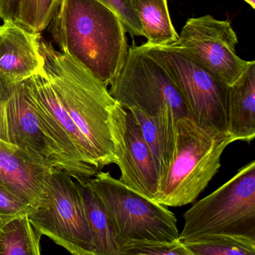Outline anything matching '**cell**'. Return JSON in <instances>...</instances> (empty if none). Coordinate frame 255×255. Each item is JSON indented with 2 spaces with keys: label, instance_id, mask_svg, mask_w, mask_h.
<instances>
[{
  "label": "cell",
  "instance_id": "obj_4",
  "mask_svg": "<svg viewBox=\"0 0 255 255\" xmlns=\"http://www.w3.org/2000/svg\"><path fill=\"white\" fill-rule=\"evenodd\" d=\"M235 139L203 128L190 118L178 124L173 161L160 184L156 202L166 207L193 203L221 167V157Z\"/></svg>",
  "mask_w": 255,
  "mask_h": 255
},
{
  "label": "cell",
  "instance_id": "obj_22",
  "mask_svg": "<svg viewBox=\"0 0 255 255\" xmlns=\"http://www.w3.org/2000/svg\"><path fill=\"white\" fill-rule=\"evenodd\" d=\"M115 12L132 36H143L142 26L130 0H97Z\"/></svg>",
  "mask_w": 255,
  "mask_h": 255
},
{
  "label": "cell",
  "instance_id": "obj_7",
  "mask_svg": "<svg viewBox=\"0 0 255 255\" xmlns=\"http://www.w3.org/2000/svg\"><path fill=\"white\" fill-rule=\"evenodd\" d=\"M140 49L166 70L185 101L192 119L199 127L227 132L229 87L196 62L184 49L174 45H140Z\"/></svg>",
  "mask_w": 255,
  "mask_h": 255
},
{
  "label": "cell",
  "instance_id": "obj_12",
  "mask_svg": "<svg viewBox=\"0 0 255 255\" xmlns=\"http://www.w3.org/2000/svg\"><path fill=\"white\" fill-rule=\"evenodd\" d=\"M54 168L13 144L0 139V184L31 208L43 199Z\"/></svg>",
  "mask_w": 255,
  "mask_h": 255
},
{
  "label": "cell",
  "instance_id": "obj_25",
  "mask_svg": "<svg viewBox=\"0 0 255 255\" xmlns=\"http://www.w3.org/2000/svg\"><path fill=\"white\" fill-rule=\"evenodd\" d=\"M20 0H0V18L3 22L14 21Z\"/></svg>",
  "mask_w": 255,
  "mask_h": 255
},
{
  "label": "cell",
  "instance_id": "obj_3",
  "mask_svg": "<svg viewBox=\"0 0 255 255\" xmlns=\"http://www.w3.org/2000/svg\"><path fill=\"white\" fill-rule=\"evenodd\" d=\"M109 92L124 109H137L152 120L169 169L175 157L178 122L193 119L166 70L139 46H129L122 70Z\"/></svg>",
  "mask_w": 255,
  "mask_h": 255
},
{
  "label": "cell",
  "instance_id": "obj_5",
  "mask_svg": "<svg viewBox=\"0 0 255 255\" xmlns=\"http://www.w3.org/2000/svg\"><path fill=\"white\" fill-rule=\"evenodd\" d=\"M179 241L188 244L214 236L255 239V160L184 215Z\"/></svg>",
  "mask_w": 255,
  "mask_h": 255
},
{
  "label": "cell",
  "instance_id": "obj_14",
  "mask_svg": "<svg viewBox=\"0 0 255 255\" xmlns=\"http://www.w3.org/2000/svg\"><path fill=\"white\" fill-rule=\"evenodd\" d=\"M227 132L235 141L251 143L255 138V61L229 87Z\"/></svg>",
  "mask_w": 255,
  "mask_h": 255
},
{
  "label": "cell",
  "instance_id": "obj_6",
  "mask_svg": "<svg viewBox=\"0 0 255 255\" xmlns=\"http://www.w3.org/2000/svg\"><path fill=\"white\" fill-rule=\"evenodd\" d=\"M104 205L120 245L126 243H172L179 240L175 214L167 207L136 193L112 176L99 171L85 181Z\"/></svg>",
  "mask_w": 255,
  "mask_h": 255
},
{
  "label": "cell",
  "instance_id": "obj_26",
  "mask_svg": "<svg viewBox=\"0 0 255 255\" xmlns=\"http://www.w3.org/2000/svg\"><path fill=\"white\" fill-rule=\"evenodd\" d=\"M246 2L248 3L250 5L252 6L253 8H255V0H244Z\"/></svg>",
  "mask_w": 255,
  "mask_h": 255
},
{
  "label": "cell",
  "instance_id": "obj_11",
  "mask_svg": "<svg viewBox=\"0 0 255 255\" xmlns=\"http://www.w3.org/2000/svg\"><path fill=\"white\" fill-rule=\"evenodd\" d=\"M7 85V114L10 143L48 163L54 169L67 174L62 156L45 133L28 100L23 83Z\"/></svg>",
  "mask_w": 255,
  "mask_h": 255
},
{
  "label": "cell",
  "instance_id": "obj_1",
  "mask_svg": "<svg viewBox=\"0 0 255 255\" xmlns=\"http://www.w3.org/2000/svg\"><path fill=\"white\" fill-rule=\"evenodd\" d=\"M40 51L45 72L58 99L89 146L93 166L100 171L116 164L109 121L111 109L117 102L108 87L49 42L40 39Z\"/></svg>",
  "mask_w": 255,
  "mask_h": 255
},
{
  "label": "cell",
  "instance_id": "obj_9",
  "mask_svg": "<svg viewBox=\"0 0 255 255\" xmlns=\"http://www.w3.org/2000/svg\"><path fill=\"white\" fill-rule=\"evenodd\" d=\"M238 35L229 20L205 15L189 19L172 45L184 49L213 76L231 86L250 63L238 56Z\"/></svg>",
  "mask_w": 255,
  "mask_h": 255
},
{
  "label": "cell",
  "instance_id": "obj_8",
  "mask_svg": "<svg viewBox=\"0 0 255 255\" xmlns=\"http://www.w3.org/2000/svg\"><path fill=\"white\" fill-rule=\"evenodd\" d=\"M34 230L72 255H94L80 184L55 169L43 199L27 214Z\"/></svg>",
  "mask_w": 255,
  "mask_h": 255
},
{
  "label": "cell",
  "instance_id": "obj_23",
  "mask_svg": "<svg viewBox=\"0 0 255 255\" xmlns=\"http://www.w3.org/2000/svg\"><path fill=\"white\" fill-rule=\"evenodd\" d=\"M31 208L23 199L0 184V217L10 220L19 216L27 215Z\"/></svg>",
  "mask_w": 255,
  "mask_h": 255
},
{
  "label": "cell",
  "instance_id": "obj_27",
  "mask_svg": "<svg viewBox=\"0 0 255 255\" xmlns=\"http://www.w3.org/2000/svg\"><path fill=\"white\" fill-rule=\"evenodd\" d=\"M7 221H8V220H5L4 219L0 217V229L2 227L3 225H4Z\"/></svg>",
  "mask_w": 255,
  "mask_h": 255
},
{
  "label": "cell",
  "instance_id": "obj_24",
  "mask_svg": "<svg viewBox=\"0 0 255 255\" xmlns=\"http://www.w3.org/2000/svg\"><path fill=\"white\" fill-rule=\"evenodd\" d=\"M7 85L0 79V139L10 143L7 114Z\"/></svg>",
  "mask_w": 255,
  "mask_h": 255
},
{
  "label": "cell",
  "instance_id": "obj_13",
  "mask_svg": "<svg viewBox=\"0 0 255 255\" xmlns=\"http://www.w3.org/2000/svg\"><path fill=\"white\" fill-rule=\"evenodd\" d=\"M40 39V34L30 32L14 21L0 25V79L4 83H22L43 68Z\"/></svg>",
  "mask_w": 255,
  "mask_h": 255
},
{
  "label": "cell",
  "instance_id": "obj_10",
  "mask_svg": "<svg viewBox=\"0 0 255 255\" xmlns=\"http://www.w3.org/2000/svg\"><path fill=\"white\" fill-rule=\"evenodd\" d=\"M111 136L121 172L119 181L129 188L155 201L160 179L149 148L131 113L116 103L110 112Z\"/></svg>",
  "mask_w": 255,
  "mask_h": 255
},
{
  "label": "cell",
  "instance_id": "obj_2",
  "mask_svg": "<svg viewBox=\"0 0 255 255\" xmlns=\"http://www.w3.org/2000/svg\"><path fill=\"white\" fill-rule=\"evenodd\" d=\"M118 15L97 0H61L51 34L61 52L89 70L106 86L122 70L129 46Z\"/></svg>",
  "mask_w": 255,
  "mask_h": 255
},
{
  "label": "cell",
  "instance_id": "obj_18",
  "mask_svg": "<svg viewBox=\"0 0 255 255\" xmlns=\"http://www.w3.org/2000/svg\"><path fill=\"white\" fill-rule=\"evenodd\" d=\"M195 255H255V239L214 236L184 244Z\"/></svg>",
  "mask_w": 255,
  "mask_h": 255
},
{
  "label": "cell",
  "instance_id": "obj_19",
  "mask_svg": "<svg viewBox=\"0 0 255 255\" xmlns=\"http://www.w3.org/2000/svg\"><path fill=\"white\" fill-rule=\"evenodd\" d=\"M61 0H20L14 22L27 31L40 34L55 17Z\"/></svg>",
  "mask_w": 255,
  "mask_h": 255
},
{
  "label": "cell",
  "instance_id": "obj_20",
  "mask_svg": "<svg viewBox=\"0 0 255 255\" xmlns=\"http://www.w3.org/2000/svg\"><path fill=\"white\" fill-rule=\"evenodd\" d=\"M128 111L136 120L142 137L149 148L151 155L155 163L156 169L160 179V186L166 178L168 172V166L165 159L163 146L160 142V136L157 132L155 124L152 120L144 115L140 111L135 109H126Z\"/></svg>",
  "mask_w": 255,
  "mask_h": 255
},
{
  "label": "cell",
  "instance_id": "obj_16",
  "mask_svg": "<svg viewBox=\"0 0 255 255\" xmlns=\"http://www.w3.org/2000/svg\"><path fill=\"white\" fill-rule=\"evenodd\" d=\"M150 46H168L178 40L172 24L167 0H130Z\"/></svg>",
  "mask_w": 255,
  "mask_h": 255
},
{
  "label": "cell",
  "instance_id": "obj_17",
  "mask_svg": "<svg viewBox=\"0 0 255 255\" xmlns=\"http://www.w3.org/2000/svg\"><path fill=\"white\" fill-rule=\"evenodd\" d=\"M40 238L27 215L14 217L0 229V255H40Z\"/></svg>",
  "mask_w": 255,
  "mask_h": 255
},
{
  "label": "cell",
  "instance_id": "obj_21",
  "mask_svg": "<svg viewBox=\"0 0 255 255\" xmlns=\"http://www.w3.org/2000/svg\"><path fill=\"white\" fill-rule=\"evenodd\" d=\"M119 255H195L181 241L172 243L128 242L121 246Z\"/></svg>",
  "mask_w": 255,
  "mask_h": 255
},
{
  "label": "cell",
  "instance_id": "obj_15",
  "mask_svg": "<svg viewBox=\"0 0 255 255\" xmlns=\"http://www.w3.org/2000/svg\"><path fill=\"white\" fill-rule=\"evenodd\" d=\"M79 184L94 246V255H119L121 245L104 205L86 184Z\"/></svg>",
  "mask_w": 255,
  "mask_h": 255
}]
</instances>
